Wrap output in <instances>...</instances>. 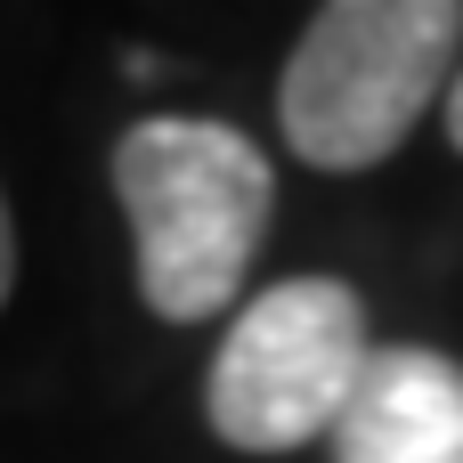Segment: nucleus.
<instances>
[{
	"mask_svg": "<svg viewBox=\"0 0 463 463\" xmlns=\"http://www.w3.org/2000/svg\"><path fill=\"white\" fill-rule=\"evenodd\" d=\"M114 195L130 220L138 293L163 326L220 317L277 212L269 155L212 114H146L114 138Z\"/></svg>",
	"mask_w": 463,
	"mask_h": 463,
	"instance_id": "obj_1",
	"label": "nucleus"
},
{
	"mask_svg": "<svg viewBox=\"0 0 463 463\" xmlns=\"http://www.w3.org/2000/svg\"><path fill=\"white\" fill-rule=\"evenodd\" d=\"M463 57L456 0H334L301 24L277 122L285 146L317 171H374L407 146V130L448 98Z\"/></svg>",
	"mask_w": 463,
	"mask_h": 463,
	"instance_id": "obj_2",
	"label": "nucleus"
},
{
	"mask_svg": "<svg viewBox=\"0 0 463 463\" xmlns=\"http://www.w3.org/2000/svg\"><path fill=\"white\" fill-rule=\"evenodd\" d=\"M366 358V301L342 277H285L236 309L203 383V415L236 456H293L342 423Z\"/></svg>",
	"mask_w": 463,
	"mask_h": 463,
	"instance_id": "obj_3",
	"label": "nucleus"
},
{
	"mask_svg": "<svg viewBox=\"0 0 463 463\" xmlns=\"http://www.w3.org/2000/svg\"><path fill=\"white\" fill-rule=\"evenodd\" d=\"M334 463H463V366L423 342L374 350L334 423Z\"/></svg>",
	"mask_w": 463,
	"mask_h": 463,
	"instance_id": "obj_4",
	"label": "nucleus"
},
{
	"mask_svg": "<svg viewBox=\"0 0 463 463\" xmlns=\"http://www.w3.org/2000/svg\"><path fill=\"white\" fill-rule=\"evenodd\" d=\"M8 285H16V228H8V203H0V301H8Z\"/></svg>",
	"mask_w": 463,
	"mask_h": 463,
	"instance_id": "obj_5",
	"label": "nucleus"
},
{
	"mask_svg": "<svg viewBox=\"0 0 463 463\" xmlns=\"http://www.w3.org/2000/svg\"><path fill=\"white\" fill-rule=\"evenodd\" d=\"M439 114H448V138H456V155H463V73L448 81V98H439Z\"/></svg>",
	"mask_w": 463,
	"mask_h": 463,
	"instance_id": "obj_6",
	"label": "nucleus"
}]
</instances>
